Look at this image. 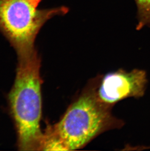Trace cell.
<instances>
[{
	"label": "cell",
	"mask_w": 150,
	"mask_h": 151,
	"mask_svg": "<svg viewBox=\"0 0 150 151\" xmlns=\"http://www.w3.org/2000/svg\"><path fill=\"white\" fill-rule=\"evenodd\" d=\"M18 56L15 79L9 102L21 151L41 150L44 134L40 128L42 113L41 59L37 50Z\"/></svg>",
	"instance_id": "1"
},
{
	"label": "cell",
	"mask_w": 150,
	"mask_h": 151,
	"mask_svg": "<svg viewBox=\"0 0 150 151\" xmlns=\"http://www.w3.org/2000/svg\"><path fill=\"white\" fill-rule=\"evenodd\" d=\"M112 106L99 100L95 90L83 93L70 106L60 121L44 134L41 150H75L95 137L122 126L114 117Z\"/></svg>",
	"instance_id": "2"
},
{
	"label": "cell",
	"mask_w": 150,
	"mask_h": 151,
	"mask_svg": "<svg viewBox=\"0 0 150 151\" xmlns=\"http://www.w3.org/2000/svg\"><path fill=\"white\" fill-rule=\"evenodd\" d=\"M42 0H0V32L17 55L36 50L35 42L49 19L63 13L64 9H40Z\"/></svg>",
	"instance_id": "3"
},
{
	"label": "cell",
	"mask_w": 150,
	"mask_h": 151,
	"mask_svg": "<svg viewBox=\"0 0 150 151\" xmlns=\"http://www.w3.org/2000/svg\"><path fill=\"white\" fill-rule=\"evenodd\" d=\"M147 79L144 70H119L106 74L101 80L96 95L102 102L112 106L128 97H141L146 90Z\"/></svg>",
	"instance_id": "4"
},
{
	"label": "cell",
	"mask_w": 150,
	"mask_h": 151,
	"mask_svg": "<svg viewBox=\"0 0 150 151\" xmlns=\"http://www.w3.org/2000/svg\"><path fill=\"white\" fill-rule=\"evenodd\" d=\"M138 9V28L150 26V0H135Z\"/></svg>",
	"instance_id": "5"
}]
</instances>
